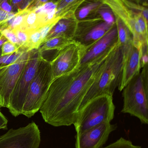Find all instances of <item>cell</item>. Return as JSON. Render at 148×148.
<instances>
[{
    "instance_id": "obj_3",
    "label": "cell",
    "mask_w": 148,
    "mask_h": 148,
    "mask_svg": "<svg viewBox=\"0 0 148 148\" xmlns=\"http://www.w3.org/2000/svg\"><path fill=\"white\" fill-rule=\"evenodd\" d=\"M114 14L127 27L133 37V44L140 49L148 42V8L133 0H102Z\"/></svg>"
},
{
    "instance_id": "obj_30",
    "label": "cell",
    "mask_w": 148,
    "mask_h": 148,
    "mask_svg": "<svg viewBox=\"0 0 148 148\" xmlns=\"http://www.w3.org/2000/svg\"><path fill=\"white\" fill-rule=\"evenodd\" d=\"M8 121L0 110V130H7Z\"/></svg>"
},
{
    "instance_id": "obj_26",
    "label": "cell",
    "mask_w": 148,
    "mask_h": 148,
    "mask_svg": "<svg viewBox=\"0 0 148 148\" xmlns=\"http://www.w3.org/2000/svg\"><path fill=\"white\" fill-rule=\"evenodd\" d=\"M12 30H14L16 35L17 39H18L20 47L24 49V46L26 45L28 40L29 33L26 32V31L20 30L17 28L14 29Z\"/></svg>"
},
{
    "instance_id": "obj_34",
    "label": "cell",
    "mask_w": 148,
    "mask_h": 148,
    "mask_svg": "<svg viewBox=\"0 0 148 148\" xmlns=\"http://www.w3.org/2000/svg\"><path fill=\"white\" fill-rule=\"evenodd\" d=\"M23 0H12V3L13 4H17V3H19L21 2Z\"/></svg>"
},
{
    "instance_id": "obj_14",
    "label": "cell",
    "mask_w": 148,
    "mask_h": 148,
    "mask_svg": "<svg viewBox=\"0 0 148 148\" xmlns=\"http://www.w3.org/2000/svg\"><path fill=\"white\" fill-rule=\"evenodd\" d=\"M125 50L121 77L118 87L120 91L134 77L140 73L141 69L140 49L133 44L128 49Z\"/></svg>"
},
{
    "instance_id": "obj_9",
    "label": "cell",
    "mask_w": 148,
    "mask_h": 148,
    "mask_svg": "<svg viewBox=\"0 0 148 148\" xmlns=\"http://www.w3.org/2000/svg\"><path fill=\"white\" fill-rule=\"evenodd\" d=\"M41 142V132L34 122L0 136V148H39Z\"/></svg>"
},
{
    "instance_id": "obj_16",
    "label": "cell",
    "mask_w": 148,
    "mask_h": 148,
    "mask_svg": "<svg viewBox=\"0 0 148 148\" xmlns=\"http://www.w3.org/2000/svg\"><path fill=\"white\" fill-rule=\"evenodd\" d=\"M102 0H87L76 10L74 16L78 21L99 15L97 10L103 4Z\"/></svg>"
},
{
    "instance_id": "obj_15",
    "label": "cell",
    "mask_w": 148,
    "mask_h": 148,
    "mask_svg": "<svg viewBox=\"0 0 148 148\" xmlns=\"http://www.w3.org/2000/svg\"><path fill=\"white\" fill-rule=\"evenodd\" d=\"M78 21L74 15L61 18L50 29L41 44L56 36H63L73 40L75 34Z\"/></svg>"
},
{
    "instance_id": "obj_19",
    "label": "cell",
    "mask_w": 148,
    "mask_h": 148,
    "mask_svg": "<svg viewBox=\"0 0 148 148\" xmlns=\"http://www.w3.org/2000/svg\"><path fill=\"white\" fill-rule=\"evenodd\" d=\"M87 0H61L57 3L56 16L57 14L62 16L74 14L76 10Z\"/></svg>"
},
{
    "instance_id": "obj_13",
    "label": "cell",
    "mask_w": 148,
    "mask_h": 148,
    "mask_svg": "<svg viewBox=\"0 0 148 148\" xmlns=\"http://www.w3.org/2000/svg\"><path fill=\"white\" fill-rule=\"evenodd\" d=\"M118 43L116 24L100 40L85 49L79 67L91 63L110 52Z\"/></svg>"
},
{
    "instance_id": "obj_6",
    "label": "cell",
    "mask_w": 148,
    "mask_h": 148,
    "mask_svg": "<svg viewBox=\"0 0 148 148\" xmlns=\"http://www.w3.org/2000/svg\"><path fill=\"white\" fill-rule=\"evenodd\" d=\"M53 80L50 61L42 56L35 75L29 87L21 115L30 118L40 110Z\"/></svg>"
},
{
    "instance_id": "obj_2",
    "label": "cell",
    "mask_w": 148,
    "mask_h": 148,
    "mask_svg": "<svg viewBox=\"0 0 148 148\" xmlns=\"http://www.w3.org/2000/svg\"><path fill=\"white\" fill-rule=\"evenodd\" d=\"M125 53L124 48L118 42L108 56L100 73L85 95L79 110L96 97L113 96L120 82Z\"/></svg>"
},
{
    "instance_id": "obj_28",
    "label": "cell",
    "mask_w": 148,
    "mask_h": 148,
    "mask_svg": "<svg viewBox=\"0 0 148 148\" xmlns=\"http://www.w3.org/2000/svg\"><path fill=\"white\" fill-rule=\"evenodd\" d=\"M148 43L142 44L140 49V60L141 67L142 68L146 65H148Z\"/></svg>"
},
{
    "instance_id": "obj_17",
    "label": "cell",
    "mask_w": 148,
    "mask_h": 148,
    "mask_svg": "<svg viewBox=\"0 0 148 148\" xmlns=\"http://www.w3.org/2000/svg\"><path fill=\"white\" fill-rule=\"evenodd\" d=\"M115 16L118 33V42L125 49H128L133 44V35L123 22L119 17L116 16Z\"/></svg>"
},
{
    "instance_id": "obj_33",
    "label": "cell",
    "mask_w": 148,
    "mask_h": 148,
    "mask_svg": "<svg viewBox=\"0 0 148 148\" xmlns=\"http://www.w3.org/2000/svg\"><path fill=\"white\" fill-rule=\"evenodd\" d=\"M137 3H141V4L143 6H148V0H133Z\"/></svg>"
},
{
    "instance_id": "obj_1",
    "label": "cell",
    "mask_w": 148,
    "mask_h": 148,
    "mask_svg": "<svg viewBox=\"0 0 148 148\" xmlns=\"http://www.w3.org/2000/svg\"><path fill=\"white\" fill-rule=\"evenodd\" d=\"M111 51L72 73L53 79L40 109L46 123L55 127L74 125L85 95Z\"/></svg>"
},
{
    "instance_id": "obj_27",
    "label": "cell",
    "mask_w": 148,
    "mask_h": 148,
    "mask_svg": "<svg viewBox=\"0 0 148 148\" xmlns=\"http://www.w3.org/2000/svg\"><path fill=\"white\" fill-rule=\"evenodd\" d=\"M1 33L5 36L8 41L20 47L19 40L14 30L10 29H5L2 30Z\"/></svg>"
},
{
    "instance_id": "obj_5",
    "label": "cell",
    "mask_w": 148,
    "mask_h": 148,
    "mask_svg": "<svg viewBox=\"0 0 148 148\" xmlns=\"http://www.w3.org/2000/svg\"><path fill=\"white\" fill-rule=\"evenodd\" d=\"M115 110L113 96L103 95L90 100L78 111L74 124L76 134L102 123H111L114 117Z\"/></svg>"
},
{
    "instance_id": "obj_25",
    "label": "cell",
    "mask_w": 148,
    "mask_h": 148,
    "mask_svg": "<svg viewBox=\"0 0 148 148\" xmlns=\"http://www.w3.org/2000/svg\"><path fill=\"white\" fill-rule=\"evenodd\" d=\"M21 47L8 41L1 46V56L11 54L19 50Z\"/></svg>"
},
{
    "instance_id": "obj_29",
    "label": "cell",
    "mask_w": 148,
    "mask_h": 148,
    "mask_svg": "<svg viewBox=\"0 0 148 148\" xmlns=\"http://www.w3.org/2000/svg\"><path fill=\"white\" fill-rule=\"evenodd\" d=\"M23 20H24L23 16L21 15H19L15 16L12 24L10 26V27L8 28L11 29H14L18 27L22 24Z\"/></svg>"
},
{
    "instance_id": "obj_4",
    "label": "cell",
    "mask_w": 148,
    "mask_h": 148,
    "mask_svg": "<svg viewBox=\"0 0 148 148\" xmlns=\"http://www.w3.org/2000/svg\"><path fill=\"white\" fill-rule=\"evenodd\" d=\"M148 66L136 76L122 90L123 108L121 112L135 116L142 124L148 123Z\"/></svg>"
},
{
    "instance_id": "obj_22",
    "label": "cell",
    "mask_w": 148,
    "mask_h": 148,
    "mask_svg": "<svg viewBox=\"0 0 148 148\" xmlns=\"http://www.w3.org/2000/svg\"><path fill=\"white\" fill-rule=\"evenodd\" d=\"M25 51H28L21 47L19 50L11 54L0 56V67L6 66L14 63Z\"/></svg>"
},
{
    "instance_id": "obj_32",
    "label": "cell",
    "mask_w": 148,
    "mask_h": 148,
    "mask_svg": "<svg viewBox=\"0 0 148 148\" xmlns=\"http://www.w3.org/2000/svg\"><path fill=\"white\" fill-rule=\"evenodd\" d=\"M8 13L0 9V21H5L8 18Z\"/></svg>"
},
{
    "instance_id": "obj_21",
    "label": "cell",
    "mask_w": 148,
    "mask_h": 148,
    "mask_svg": "<svg viewBox=\"0 0 148 148\" xmlns=\"http://www.w3.org/2000/svg\"><path fill=\"white\" fill-rule=\"evenodd\" d=\"M97 14L103 21L114 24L116 23L115 16L112 10L107 4L103 3L97 10Z\"/></svg>"
},
{
    "instance_id": "obj_31",
    "label": "cell",
    "mask_w": 148,
    "mask_h": 148,
    "mask_svg": "<svg viewBox=\"0 0 148 148\" xmlns=\"http://www.w3.org/2000/svg\"><path fill=\"white\" fill-rule=\"evenodd\" d=\"M1 8L2 10H4L7 13H10L12 10V7L6 1H3L1 5Z\"/></svg>"
},
{
    "instance_id": "obj_36",
    "label": "cell",
    "mask_w": 148,
    "mask_h": 148,
    "mask_svg": "<svg viewBox=\"0 0 148 148\" xmlns=\"http://www.w3.org/2000/svg\"><path fill=\"white\" fill-rule=\"evenodd\" d=\"M1 56V47H0V56Z\"/></svg>"
},
{
    "instance_id": "obj_18",
    "label": "cell",
    "mask_w": 148,
    "mask_h": 148,
    "mask_svg": "<svg viewBox=\"0 0 148 148\" xmlns=\"http://www.w3.org/2000/svg\"><path fill=\"white\" fill-rule=\"evenodd\" d=\"M73 41V40L63 36H56L49 39L41 44L38 49L41 53L47 51H57L66 47Z\"/></svg>"
},
{
    "instance_id": "obj_35",
    "label": "cell",
    "mask_w": 148,
    "mask_h": 148,
    "mask_svg": "<svg viewBox=\"0 0 148 148\" xmlns=\"http://www.w3.org/2000/svg\"><path fill=\"white\" fill-rule=\"evenodd\" d=\"M61 0H52V1H51L55 3H57L59 2Z\"/></svg>"
},
{
    "instance_id": "obj_24",
    "label": "cell",
    "mask_w": 148,
    "mask_h": 148,
    "mask_svg": "<svg viewBox=\"0 0 148 148\" xmlns=\"http://www.w3.org/2000/svg\"><path fill=\"white\" fill-rule=\"evenodd\" d=\"M57 4L52 1L46 3L36 9L35 13L40 14L47 15L50 12L56 10Z\"/></svg>"
},
{
    "instance_id": "obj_7",
    "label": "cell",
    "mask_w": 148,
    "mask_h": 148,
    "mask_svg": "<svg viewBox=\"0 0 148 148\" xmlns=\"http://www.w3.org/2000/svg\"><path fill=\"white\" fill-rule=\"evenodd\" d=\"M41 56L38 49L30 51L28 62L12 93L8 108L10 112L14 116L21 115L29 87L35 75Z\"/></svg>"
},
{
    "instance_id": "obj_23",
    "label": "cell",
    "mask_w": 148,
    "mask_h": 148,
    "mask_svg": "<svg viewBox=\"0 0 148 148\" xmlns=\"http://www.w3.org/2000/svg\"><path fill=\"white\" fill-rule=\"evenodd\" d=\"M102 148H142V147L134 145L131 141L121 137L114 142Z\"/></svg>"
},
{
    "instance_id": "obj_20",
    "label": "cell",
    "mask_w": 148,
    "mask_h": 148,
    "mask_svg": "<svg viewBox=\"0 0 148 148\" xmlns=\"http://www.w3.org/2000/svg\"><path fill=\"white\" fill-rule=\"evenodd\" d=\"M29 33L28 40L24 46V49L28 51L38 49L42 42L41 36L39 29Z\"/></svg>"
},
{
    "instance_id": "obj_10",
    "label": "cell",
    "mask_w": 148,
    "mask_h": 148,
    "mask_svg": "<svg viewBox=\"0 0 148 148\" xmlns=\"http://www.w3.org/2000/svg\"><path fill=\"white\" fill-rule=\"evenodd\" d=\"M29 51H25L14 63L0 67V108H8L17 81L28 62Z\"/></svg>"
},
{
    "instance_id": "obj_8",
    "label": "cell",
    "mask_w": 148,
    "mask_h": 148,
    "mask_svg": "<svg viewBox=\"0 0 148 148\" xmlns=\"http://www.w3.org/2000/svg\"><path fill=\"white\" fill-rule=\"evenodd\" d=\"M86 48L73 40L56 52L50 61L53 79L72 73L79 67Z\"/></svg>"
},
{
    "instance_id": "obj_12",
    "label": "cell",
    "mask_w": 148,
    "mask_h": 148,
    "mask_svg": "<svg viewBox=\"0 0 148 148\" xmlns=\"http://www.w3.org/2000/svg\"><path fill=\"white\" fill-rule=\"evenodd\" d=\"M116 124L105 123L95 126L75 136V148H102L109 135L116 130Z\"/></svg>"
},
{
    "instance_id": "obj_11",
    "label": "cell",
    "mask_w": 148,
    "mask_h": 148,
    "mask_svg": "<svg viewBox=\"0 0 148 148\" xmlns=\"http://www.w3.org/2000/svg\"><path fill=\"white\" fill-rule=\"evenodd\" d=\"M114 24L104 21L99 15L78 21L73 40L87 48L105 35Z\"/></svg>"
}]
</instances>
